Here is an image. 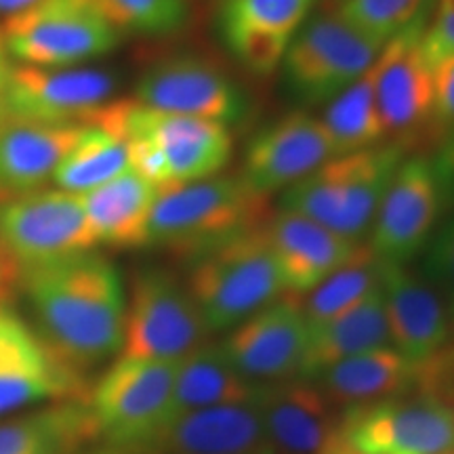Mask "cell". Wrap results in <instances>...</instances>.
<instances>
[{
  "label": "cell",
  "mask_w": 454,
  "mask_h": 454,
  "mask_svg": "<svg viewBox=\"0 0 454 454\" xmlns=\"http://www.w3.org/2000/svg\"><path fill=\"white\" fill-rule=\"evenodd\" d=\"M38 337L74 371L122 349L127 301L118 270L99 253H82L20 271Z\"/></svg>",
  "instance_id": "obj_1"
},
{
  "label": "cell",
  "mask_w": 454,
  "mask_h": 454,
  "mask_svg": "<svg viewBox=\"0 0 454 454\" xmlns=\"http://www.w3.org/2000/svg\"><path fill=\"white\" fill-rule=\"evenodd\" d=\"M265 198L242 177H215L158 190L147 242L196 259L263 225Z\"/></svg>",
  "instance_id": "obj_2"
},
{
  "label": "cell",
  "mask_w": 454,
  "mask_h": 454,
  "mask_svg": "<svg viewBox=\"0 0 454 454\" xmlns=\"http://www.w3.org/2000/svg\"><path fill=\"white\" fill-rule=\"evenodd\" d=\"M402 160L404 145L395 141L334 156L284 190L280 204L357 242L372 227Z\"/></svg>",
  "instance_id": "obj_3"
},
{
  "label": "cell",
  "mask_w": 454,
  "mask_h": 454,
  "mask_svg": "<svg viewBox=\"0 0 454 454\" xmlns=\"http://www.w3.org/2000/svg\"><path fill=\"white\" fill-rule=\"evenodd\" d=\"M185 288L208 331L238 326L286 291L263 225L196 257Z\"/></svg>",
  "instance_id": "obj_4"
},
{
  "label": "cell",
  "mask_w": 454,
  "mask_h": 454,
  "mask_svg": "<svg viewBox=\"0 0 454 454\" xmlns=\"http://www.w3.org/2000/svg\"><path fill=\"white\" fill-rule=\"evenodd\" d=\"M177 364L122 356L89 395L98 438L145 450L173 421Z\"/></svg>",
  "instance_id": "obj_5"
},
{
  "label": "cell",
  "mask_w": 454,
  "mask_h": 454,
  "mask_svg": "<svg viewBox=\"0 0 454 454\" xmlns=\"http://www.w3.org/2000/svg\"><path fill=\"white\" fill-rule=\"evenodd\" d=\"M0 34L11 59L36 67H72L121 43V32L93 0H38L9 15Z\"/></svg>",
  "instance_id": "obj_6"
},
{
  "label": "cell",
  "mask_w": 454,
  "mask_h": 454,
  "mask_svg": "<svg viewBox=\"0 0 454 454\" xmlns=\"http://www.w3.org/2000/svg\"><path fill=\"white\" fill-rule=\"evenodd\" d=\"M87 124L107 130L121 141L130 135L150 139L164 156L170 185L215 177L230 160L234 147L227 124L162 114L135 99L107 101Z\"/></svg>",
  "instance_id": "obj_7"
},
{
  "label": "cell",
  "mask_w": 454,
  "mask_h": 454,
  "mask_svg": "<svg viewBox=\"0 0 454 454\" xmlns=\"http://www.w3.org/2000/svg\"><path fill=\"white\" fill-rule=\"evenodd\" d=\"M208 331L187 288L158 268L141 270L130 286L122 356L181 362L202 348Z\"/></svg>",
  "instance_id": "obj_8"
},
{
  "label": "cell",
  "mask_w": 454,
  "mask_h": 454,
  "mask_svg": "<svg viewBox=\"0 0 454 454\" xmlns=\"http://www.w3.org/2000/svg\"><path fill=\"white\" fill-rule=\"evenodd\" d=\"M95 244L81 196L38 190L0 200V251L20 271L89 253Z\"/></svg>",
  "instance_id": "obj_9"
},
{
  "label": "cell",
  "mask_w": 454,
  "mask_h": 454,
  "mask_svg": "<svg viewBox=\"0 0 454 454\" xmlns=\"http://www.w3.org/2000/svg\"><path fill=\"white\" fill-rule=\"evenodd\" d=\"M383 47L349 26L337 11L322 13L305 21L293 38L282 59L284 74L301 99L333 101L374 64Z\"/></svg>",
  "instance_id": "obj_10"
},
{
  "label": "cell",
  "mask_w": 454,
  "mask_h": 454,
  "mask_svg": "<svg viewBox=\"0 0 454 454\" xmlns=\"http://www.w3.org/2000/svg\"><path fill=\"white\" fill-rule=\"evenodd\" d=\"M340 440L360 454H452L454 411L435 394L349 408Z\"/></svg>",
  "instance_id": "obj_11"
},
{
  "label": "cell",
  "mask_w": 454,
  "mask_h": 454,
  "mask_svg": "<svg viewBox=\"0 0 454 454\" xmlns=\"http://www.w3.org/2000/svg\"><path fill=\"white\" fill-rule=\"evenodd\" d=\"M116 78L90 67L13 66L3 90L11 121L87 124L110 101Z\"/></svg>",
  "instance_id": "obj_12"
},
{
  "label": "cell",
  "mask_w": 454,
  "mask_h": 454,
  "mask_svg": "<svg viewBox=\"0 0 454 454\" xmlns=\"http://www.w3.org/2000/svg\"><path fill=\"white\" fill-rule=\"evenodd\" d=\"M442 204L440 181L429 158L402 160L372 221L371 251L385 263H406L427 242Z\"/></svg>",
  "instance_id": "obj_13"
},
{
  "label": "cell",
  "mask_w": 454,
  "mask_h": 454,
  "mask_svg": "<svg viewBox=\"0 0 454 454\" xmlns=\"http://www.w3.org/2000/svg\"><path fill=\"white\" fill-rule=\"evenodd\" d=\"M135 101L150 110L221 124L244 116V98L225 74L198 57H170L141 74Z\"/></svg>",
  "instance_id": "obj_14"
},
{
  "label": "cell",
  "mask_w": 454,
  "mask_h": 454,
  "mask_svg": "<svg viewBox=\"0 0 454 454\" xmlns=\"http://www.w3.org/2000/svg\"><path fill=\"white\" fill-rule=\"evenodd\" d=\"M309 340V322L299 301H274L240 322L221 343L248 381H288L297 377Z\"/></svg>",
  "instance_id": "obj_15"
},
{
  "label": "cell",
  "mask_w": 454,
  "mask_h": 454,
  "mask_svg": "<svg viewBox=\"0 0 454 454\" xmlns=\"http://www.w3.org/2000/svg\"><path fill=\"white\" fill-rule=\"evenodd\" d=\"M331 135L320 118L293 112L254 135L240 177L261 196L299 184L334 158Z\"/></svg>",
  "instance_id": "obj_16"
},
{
  "label": "cell",
  "mask_w": 454,
  "mask_h": 454,
  "mask_svg": "<svg viewBox=\"0 0 454 454\" xmlns=\"http://www.w3.org/2000/svg\"><path fill=\"white\" fill-rule=\"evenodd\" d=\"M427 20L408 27L381 51L377 78V107L385 137L408 139L434 112V67L425 59L421 38Z\"/></svg>",
  "instance_id": "obj_17"
},
{
  "label": "cell",
  "mask_w": 454,
  "mask_h": 454,
  "mask_svg": "<svg viewBox=\"0 0 454 454\" xmlns=\"http://www.w3.org/2000/svg\"><path fill=\"white\" fill-rule=\"evenodd\" d=\"M381 291L389 343L412 364H427L450 337V316L429 280L404 263L381 261Z\"/></svg>",
  "instance_id": "obj_18"
},
{
  "label": "cell",
  "mask_w": 454,
  "mask_h": 454,
  "mask_svg": "<svg viewBox=\"0 0 454 454\" xmlns=\"http://www.w3.org/2000/svg\"><path fill=\"white\" fill-rule=\"evenodd\" d=\"M317 0H223L219 30L227 49L254 74L282 64Z\"/></svg>",
  "instance_id": "obj_19"
},
{
  "label": "cell",
  "mask_w": 454,
  "mask_h": 454,
  "mask_svg": "<svg viewBox=\"0 0 454 454\" xmlns=\"http://www.w3.org/2000/svg\"><path fill=\"white\" fill-rule=\"evenodd\" d=\"M257 404L274 454H326L340 442V421L325 391L305 379L261 383Z\"/></svg>",
  "instance_id": "obj_20"
},
{
  "label": "cell",
  "mask_w": 454,
  "mask_h": 454,
  "mask_svg": "<svg viewBox=\"0 0 454 454\" xmlns=\"http://www.w3.org/2000/svg\"><path fill=\"white\" fill-rule=\"evenodd\" d=\"M284 288L294 294L314 291L354 257L360 242L293 211L276 213L263 223Z\"/></svg>",
  "instance_id": "obj_21"
},
{
  "label": "cell",
  "mask_w": 454,
  "mask_h": 454,
  "mask_svg": "<svg viewBox=\"0 0 454 454\" xmlns=\"http://www.w3.org/2000/svg\"><path fill=\"white\" fill-rule=\"evenodd\" d=\"M145 450L160 454H274L257 395L181 414Z\"/></svg>",
  "instance_id": "obj_22"
},
{
  "label": "cell",
  "mask_w": 454,
  "mask_h": 454,
  "mask_svg": "<svg viewBox=\"0 0 454 454\" xmlns=\"http://www.w3.org/2000/svg\"><path fill=\"white\" fill-rule=\"evenodd\" d=\"M82 130L84 124L9 121L0 130V194L11 198L43 190Z\"/></svg>",
  "instance_id": "obj_23"
},
{
  "label": "cell",
  "mask_w": 454,
  "mask_h": 454,
  "mask_svg": "<svg viewBox=\"0 0 454 454\" xmlns=\"http://www.w3.org/2000/svg\"><path fill=\"white\" fill-rule=\"evenodd\" d=\"M387 345H391L387 316H385L383 291L379 284V288H374L356 308L331 322L309 328L308 349H305L299 377L305 381L320 379L328 368L339 362L366 354V351L387 348Z\"/></svg>",
  "instance_id": "obj_24"
},
{
  "label": "cell",
  "mask_w": 454,
  "mask_h": 454,
  "mask_svg": "<svg viewBox=\"0 0 454 454\" xmlns=\"http://www.w3.org/2000/svg\"><path fill=\"white\" fill-rule=\"evenodd\" d=\"M158 187L127 168L124 173L81 196L95 240L110 247H145L147 223Z\"/></svg>",
  "instance_id": "obj_25"
},
{
  "label": "cell",
  "mask_w": 454,
  "mask_h": 454,
  "mask_svg": "<svg viewBox=\"0 0 454 454\" xmlns=\"http://www.w3.org/2000/svg\"><path fill=\"white\" fill-rule=\"evenodd\" d=\"M421 366L387 345L328 368L320 377V389L334 406H348L349 411L404 395L421 377Z\"/></svg>",
  "instance_id": "obj_26"
},
{
  "label": "cell",
  "mask_w": 454,
  "mask_h": 454,
  "mask_svg": "<svg viewBox=\"0 0 454 454\" xmlns=\"http://www.w3.org/2000/svg\"><path fill=\"white\" fill-rule=\"evenodd\" d=\"M93 440H98V429L89 400H66L0 423V454H76Z\"/></svg>",
  "instance_id": "obj_27"
},
{
  "label": "cell",
  "mask_w": 454,
  "mask_h": 454,
  "mask_svg": "<svg viewBox=\"0 0 454 454\" xmlns=\"http://www.w3.org/2000/svg\"><path fill=\"white\" fill-rule=\"evenodd\" d=\"M257 391L259 383L254 385L242 377L221 345L204 343L177 364L173 421L181 414L202 411V408L251 402Z\"/></svg>",
  "instance_id": "obj_28"
},
{
  "label": "cell",
  "mask_w": 454,
  "mask_h": 454,
  "mask_svg": "<svg viewBox=\"0 0 454 454\" xmlns=\"http://www.w3.org/2000/svg\"><path fill=\"white\" fill-rule=\"evenodd\" d=\"M379 67H381V53L351 87L331 101L325 118H320L331 135L337 156L366 150L385 139L377 107Z\"/></svg>",
  "instance_id": "obj_29"
},
{
  "label": "cell",
  "mask_w": 454,
  "mask_h": 454,
  "mask_svg": "<svg viewBox=\"0 0 454 454\" xmlns=\"http://www.w3.org/2000/svg\"><path fill=\"white\" fill-rule=\"evenodd\" d=\"M127 168H130L127 145L107 130L84 124L81 139L55 170L53 179L59 190L82 196Z\"/></svg>",
  "instance_id": "obj_30"
},
{
  "label": "cell",
  "mask_w": 454,
  "mask_h": 454,
  "mask_svg": "<svg viewBox=\"0 0 454 454\" xmlns=\"http://www.w3.org/2000/svg\"><path fill=\"white\" fill-rule=\"evenodd\" d=\"M381 284V261L371 251V247L360 244L354 257L343 268L320 282L301 305L308 317L309 328L331 322L345 311L362 303L374 288Z\"/></svg>",
  "instance_id": "obj_31"
},
{
  "label": "cell",
  "mask_w": 454,
  "mask_h": 454,
  "mask_svg": "<svg viewBox=\"0 0 454 454\" xmlns=\"http://www.w3.org/2000/svg\"><path fill=\"white\" fill-rule=\"evenodd\" d=\"M0 374H82L51 351L9 308H0Z\"/></svg>",
  "instance_id": "obj_32"
},
{
  "label": "cell",
  "mask_w": 454,
  "mask_h": 454,
  "mask_svg": "<svg viewBox=\"0 0 454 454\" xmlns=\"http://www.w3.org/2000/svg\"><path fill=\"white\" fill-rule=\"evenodd\" d=\"M434 0H345L337 13L372 41L387 44L408 27L427 20Z\"/></svg>",
  "instance_id": "obj_33"
},
{
  "label": "cell",
  "mask_w": 454,
  "mask_h": 454,
  "mask_svg": "<svg viewBox=\"0 0 454 454\" xmlns=\"http://www.w3.org/2000/svg\"><path fill=\"white\" fill-rule=\"evenodd\" d=\"M118 32L167 36L190 20V0H93Z\"/></svg>",
  "instance_id": "obj_34"
},
{
  "label": "cell",
  "mask_w": 454,
  "mask_h": 454,
  "mask_svg": "<svg viewBox=\"0 0 454 454\" xmlns=\"http://www.w3.org/2000/svg\"><path fill=\"white\" fill-rule=\"evenodd\" d=\"M82 374H0V414L38 400H89Z\"/></svg>",
  "instance_id": "obj_35"
},
{
  "label": "cell",
  "mask_w": 454,
  "mask_h": 454,
  "mask_svg": "<svg viewBox=\"0 0 454 454\" xmlns=\"http://www.w3.org/2000/svg\"><path fill=\"white\" fill-rule=\"evenodd\" d=\"M425 271L429 284L444 301L450 325L454 326V217L431 240Z\"/></svg>",
  "instance_id": "obj_36"
},
{
  "label": "cell",
  "mask_w": 454,
  "mask_h": 454,
  "mask_svg": "<svg viewBox=\"0 0 454 454\" xmlns=\"http://www.w3.org/2000/svg\"><path fill=\"white\" fill-rule=\"evenodd\" d=\"M431 124L440 135L454 129V55L434 67V112Z\"/></svg>",
  "instance_id": "obj_37"
},
{
  "label": "cell",
  "mask_w": 454,
  "mask_h": 454,
  "mask_svg": "<svg viewBox=\"0 0 454 454\" xmlns=\"http://www.w3.org/2000/svg\"><path fill=\"white\" fill-rule=\"evenodd\" d=\"M438 175L442 200L454 204V129L442 135V144L438 156L431 160Z\"/></svg>",
  "instance_id": "obj_38"
},
{
  "label": "cell",
  "mask_w": 454,
  "mask_h": 454,
  "mask_svg": "<svg viewBox=\"0 0 454 454\" xmlns=\"http://www.w3.org/2000/svg\"><path fill=\"white\" fill-rule=\"evenodd\" d=\"M20 291V268L0 251V308H7Z\"/></svg>",
  "instance_id": "obj_39"
},
{
  "label": "cell",
  "mask_w": 454,
  "mask_h": 454,
  "mask_svg": "<svg viewBox=\"0 0 454 454\" xmlns=\"http://www.w3.org/2000/svg\"><path fill=\"white\" fill-rule=\"evenodd\" d=\"M11 70H13V64H11V55L7 53V47H4L3 34H0V93L7 87Z\"/></svg>",
  "instance_id": "obj_40"
},
{
  "label": "cell",
  "mask_w": 454,
  "mask_h": 454,
  "mask_svg": "<svg viewBox=\"0 0 454 454\" xmlns=\"http://www.w3.org/2000/svg\"><path fill=\"white\" fill-rule=\"evenodd\" d=\"M38 0H0V13L4 15H13V13H20V11H24L27 7H32V4H36Z\"/></svg>",
  "instance_id": "obj_41"
},
{
  "label": "cell",
  "mask_w": 454,
  "mask_h": 454,
  "mask_svg": "<svg viewBox=\"0 0 454 454\" xmlns=\"http://www.w3.org/2000/svg\"><path fill=\"white\" fill-rule=\"evenodd\" d=\"M438 20L454 21V0H438V7H435V15Z\"/></svg>",
  "instance_id": "obj_42"
},
{
  "label": "cell",
  "mask_w": 454,
  "mask_h": 454,
  "mask_svg": "<svg viewBox=\"0 0 454 454\" xmlns=\"http://www.w3.org/2000/svg\"><path fill=\"white\" fill-rule=\"evenodd\" d=\"M326 454H360V452H356L354 448H349L348 444H345L343 440H340V442H337V444H334Z\"/></svg>",
  "instance_id": "obj_43"
},
{
  "label": "cell",
  "mask_w": 454,
  "mask_h": 454,
  "mask_svg": "<svg viewBox=\"0 0 454 454\" xmlns=\"http://www.w3.org/2000/svg\"><path fill=\"white\" fill-rule=\"evenodd\" d=\"M11 121L9 112H7V106H4V99H3V93H0V130L4 129V124Z\"/></svg>",
  "instance_id": "obj_44"
},
{
  "label": "cell",
  "mask_w": 454,
  "mask_h": 454,
  "mask_svg": "<svg viewBox=\"0 0 454 454\" xmlns=\"http://www.w3.org/2000/svg\"><path fill=\"white\" fill-rule=\"evenodd\" d=\"M331 3H334V4H337V7H339V4H343L345 0H331Z\"/></svg>",
  "instance_id": "obj_45"
},
{
  "label": "cell",
  "mask_w": 454,
  "mask_h": 454,
  "mask_svg": "<svg viewBox=\"0 0 454 454\" xmlns=\"http://www.w3.org/2000/svg\"><path fill=\"white\" fill-rule=\"evenodd\" d=\"M452 454H454V452H452Z\"/></svg>",
  "instance_id": "obj_46"
}]
</instances>
